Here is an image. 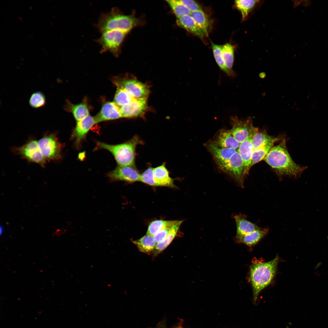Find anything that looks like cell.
Here are the masks:
<instances>
[{"label":"cell","mask_w":328,"mask_h":328,"mask_svg":"<svg viewBox=\"0 0 328 328\" xmlns=\"http://www.w3.org/2000/svg\"><path fill=\"white\" fill-rule=\"evenodd\" d=\"M190 15L201 29L205 36H207L211 29L212 23L206 13L201 9L191 12Z\"/></svg>","instance_id":"obj_25"},{"label":"cell","mask_w":328,"mask_h":328,"mask_svg":"<svg viewBox=\"0 0 328 328\" xmlns=\"http://www.w3.org/2000/svg\"><path fill=\"white\" fill-rule=\"evenodd\" d=\"M95 124L122 118L120 107L114 102H108L102 106L99 112L94 117Z\"/></svg>","instance_id":"obj_14"},{"label":"cell","mask_w":328,"mask_h":328,"mask_svg":"<svg viewBox=\"0 0 328 328\" xmlns=\"http://www.w3.org/2000/svg\"><path fill=\"white\" fill-rule=\"evenodd\" d=\"M174 328H183L182 325H179V326H176V327H175Z\"/></svg>","instance_id":"obj_40"},{"label":"cell","mask_w":328,"mask_h":328,"mask_svg":"<svg viewBox=\"0 0 328 328\" xmlns=\"http://www.w3.org/2000/svg\"><path fill=\"white\" fill-rule=\"evenodd\" d=\"M52 16L53 17V18H55L54 17V16L52 15Z\"/></svg>","instance_id":"obj_46"},{"label":"cell","mask_w":328,"mask_h":328,"mask_svg":"<svg viewBox=\"0 0 328 328\" xmlns=\"http://www.w3.org/2000/svg\"><path fill=\"white\" fill-rule=\"evenodd\" d=\"M234 46L229 43L221 45V53L225 65L231 75H232V67L234 59Z\"/></svg>","instance_id":"obj_28"},{"label":"cell","mask_w":328,"mask_h":328,"mask_svg":"<svg viewBox=\"0 0 328 328\" xmlns=\"http://www.w3.org/2000/svg\"><path fill=\"white\" fill-rule=\"evenodd\" d=\"M137 20L131 15L122 14L116 7L109 12L102 13L95 27L101 33L112 30L128 32L137 23Z\"/></svg>","instance_id":"obj_3"},{"label":"cell","mask_w":328,"mask_h":328,"mask_svg":"<svg viewBox=\"0 0 328 328\" xmlns=\"http://www.w3.org/2000/svg\"><path fill=\"white\" fill-rule=\"evenodd\" d=\"M12 151L29 162L37 164L42 167H45L46 163L40 149L38 141L34 138L29 139L22 146L13 148Z\"/></svg>","instance_id":"obj_6"},{"label":"cell","mask_w":328,"mask_h":328,"mask_svg":"<svg viewBox=\"0 0 328 328\" xmlns=\"http://www.w3.org/2000/svg\"><path fill=\"white\" fill-rule=\"evenodd\" d=\"M275 142H272L266 145L254 149L251 157V167L254 164L264 160L273 147Z\"/></svg>","instance_id":"obj_29"},{"label":"cell","mask_w":328,"mask_h":328,"mask_svg":"<svg viewBox=\"0 0 328 328\" xmlns=\"http://www.w3.org/2000/svg\"><path fill=\"white\" fill-rule=\"evenodd\" d=\"M53 7H54V5H53Z\"/></svg>","instance_id":"obj_49"},{"label":"cell","mask_w":328,"mask_h":328,"mask_svg":"<svg viewBox=\"0 0 328 328\" xmlns=\"http://www.w3.org/2000/svg\"><path fill=\"white\" fill-rule=\"evenodd\" d=\"M268 231V228H260L259 229L248 234H236L235 238L238 242L251 246L256 244L267 234Z\"/></svg>","instance_id":"obj_20"},{"label":"cell","mask_w":328,"mask_h":328,"mask_svg":"<svg viewBox=\"0 0 328 328\" xmlns=\"http://www.w3.org/2000/svg\"><path fill=\"white\" fill-rule=\"evenodd\" d=\"M131 241L139 251L152 255L156 244L153 236L146 234L139 239Z\"/></svg>","instance_id":"obj_23"},{"label":"cell","mask_w":328,"mask_h":328,"mask_svg":"<svg viewBox=\"0 0 328 328\" xmlns=\"http://www.w3.org/2000/svg\"><path fill=\"white\" fill-rule=\"evenodd\" d=\"M29 103L30 105L34 108H37L43 107L46 103L45 96L41 92H34L31 95Z\"/></svg>","instance_id":"obj_34"},{"label":"cell","mask_w":328,"mask_h":328,"mask_svg":"<svg viewBox=\"0 0 328 328\" xmlns=\"http://www.w3.org/2000/svg\"><path fill=\"white\" fill-rule=\"evenodd\" d=\"M251 138V137H249L241 143L237 150L243 162L245 177L248 174L251 168V157L254 150Z\"/></svg>","instance_id":"obj_16"},{"label":"cell","mask_w":328,"mask_h":328,"mask_svg":"<svg viewBox=\"0 0 328 328\" xmlns=\"http://www.w3.org/2000/svg\"><path fill=\"white\" fill-rule=\"evenodd\" d=\"M172 226L167 227L164 228L153 236L156 243L161 242L165 239L168 235Z\"/></svg>","instance_id":"obj_36"},{"label":"cell","mask_w":328,"mask_h":328,"mask_svg":"<svg viewBox=\"0 0 328 328\" xmlns=\"http://www.w3.org/2000/svg\"><path fill=\"white\" fill-rule=\"evenodd\" d=\"M118 87L127 91L132 97L137 99H147L149 93L146 84L133 78L118 80L115 82Z\"/></svg>","instance_id":"obj_10"},{"label":"cell","mask_w":328,"mask_h":328,"mask_svg":"<svg viewBox=\"0 0 328 328\" xmlns=\"http://www.w3.org/2000/svg\"><path fill=\"white\" fill-rule=\"evenodd\" d=\"M38 143L46 161L56 162L61 159L63 145L59 141L56 132L46 133Z\"/></svg>","instance_id":"obj_5"},{"label":"cell","mask_w":328,"mask_h":328,"mask_svg":"<svg viewBox=\"0 0 328 328\" xmlns=\"http://www.w3.org/2000/svg\"><path fill=\"white\" fill-rule=\"evenodd\" d=\"M128 33L118 30H112L101 33L95 40L101 46V53H111L114 56H119L121 44Z\"/></svg>","instance_id":"obj_7"},{"label":"cell","mask_w":328,"mask_h":328,"mask_svg":"<svg viewBox=\"0 0 328 328\" xmlns=\"http://www.w3.org/2000/svg\"><path fill=\"white\" fill-rule=\"evenodd\" d=\"M176 23L179 26L200 38L203 39L205 36L201 29L190 14L177 18Z\"/></svg>","instance_id":"obj_19"},{"label":"cell","mask_w":328,"mask_h":328,"mask_svg":"<svg viewBox=\"0 0 328 328\" xmlns=\"http://www.w3.org/2000/svg\"><path fill=\"white\" fill-rule=\"evenodd\" d=\"M64 108L66 111L72 113L75 119L77 121L89 115V109L85 102L74 104L67 101Z\"/></svg>","instance_id":"obj_24"},{"label":"cell","mask_w":328,"mask_h":328,"mask_svg":"<svg viewBox=\"0 0 328 328\" xmlns=\"http://www.w3.org/2000/svg\"><path fill=\"white\" fill-rule=\"evenodd\" d=\"M29 36L30 38H32V36H31L30 35H29Z\"/></svg>","instance_id":"obj_41"},{"label":"cell","mask_w":328,"mask_h":328,"mask_svg":"<svg viewBox=\"0 0 328 328\" xmlns=\"http://www.w3.org/2000/svg\"><path fill=\"white\" fill-rule=\"evenodd\" d=\"M157 328H166L165 323L163 322H160L158 324Z\"/></svg>","instance_id":"obj_39"},{"label":"cell","mask_w":328,"mask_h":328,"mask_svg":"<svg viewBox=\"0 0 328 328\" xmlns=\"http://www.w3.org/2000/svg\"><path fill=\"white\" fill-rule=\"evenodd\" d=\"M43 50H44V51H45V52H46V51H45V50L44 49H43Z\"/></svg>","instance_id":"obj_48"},{"label":"cell","mask_w":328,"mask_h":328,"mask_svg":"<svg viewBox=\"0 0 328 328\" xmlns=\"http://www.w3.org/2000/svg\"><path fill=\"white\" fill-rule=\"evenodd\" d=\"M94 124L95 123L94 118L90 115L77 121L72 135V137L75 140L76 146H79Z\"/></svg>","instance_id":"obj_15"},{"label":"cell","mask_w":328,"mask_h":328,"mask_svg":"<svg viewBox=\"0 0 328 328\" xmlns=\"http://www.w3.org/2000/svg\"><path fill=\"white\" fill-rule=\"evenodd\" d=\"M218 166L222 171L231 176L238 186L244 187L245 178L244 165L237 150L228 161Z\"/></svg>","instance_id":"obj_9"},{"label":"cell","mask_w":328,"mask_h":328,"mask_svg":"<svg viewBox=\"0 0 328 328\" xmlns=\"http://www.w3.org/2000/svg\"><path fill=\"white\" fill-rule=\"evenodd\" d=\"M230 120L232 128L230 130L235 138L240 144L252 137L259 130L258 128L254 126L251 117L241 120L236 116H232Z\"/></svg>","instance_id":"obj_8"},{"label":"cell","mask_w":328,"mask_h":328,"mask_svg":"<svg viewBox=\"0 0 328 328\" xmlns=\"http://www.w3.org/2000/svg\"><path fill=\"white\" fill-rule=\"evenodd\" d=\"M190 11L192 12L201 9L196 1L193 0H180Z\"/></svg>","instance_id":"obj_37"},{"label":"cell","mask_w":328,"mask_h":328,"mask_svg":"<svg viewBox=\"0 0 328 328\" xmlns=\"http://www.w3.org/2000/svg\"><path fill=\"white\" fill-rule=\"evenodd\" d=\"M154 168L149 167L141 174L139 181L151 186H156L154 176Z\"/></svg>","instance_id":"obj_35"},{"label":"cell","mask_w":328,"mask_h":328,"mask_svg":"<svg viewBox=\"0 0 328 328\" xmlns=\"http://www.w3.org/2000/svg\"><path fill=\"white\" fill-rule=\"evenodd\" d=\"M206 146L218 166L228 161L237 151L234 149L220 147L212 141L207 143Z\"/></svg>","instance_id":"obj_13"},{"label":"cell","mask_w":328,"mask_h":328,"mask_svg":"<svg viewBox=\"0 0 328 328\" xmlns=\"http://www.w3.org/2000/svg\"><path fill=\"white\" fill-rule=\"evenodd\" d=\"M19 19H20V20H22V18H21V17H19Z\"/></svg>","instance_id":"obj_43"},{"label":"cell","mask_w":328,"mask_h":328,"mask_svg":"<svg viewBox=\"0 0 328 328\" xmlns=\"http://www.w3.org/2000/svg\"><path fill=\"white\" fill-rule=\"evenodd\" d=\"M166 1L177 18L190 14V11L180 0H169Z\"/></svg>","instance_id":"obj_32"},{"label":"cell","mask_w":328,"mask_h":328,"mask_svg":"<svg viewBox=\"0 0 328 328\" xmlns=\"http://www.w3.org/2000/svg\"><path fill=\"white\" fill-rule=\"evenodd\" d=\"M178 220H157L152 221L149 225L146 234L153 236L158 232L169 226H172Z\"/></svg>","instance_id":"obj_30"},{"label":"cell","mask_w":328,"mask_h":328,"mask_svg":"<svg viewBox=\"0 0 328 328\" xmlns=\"http://www.w3.org/2000/svg\"><path fill=\"white\" fill-rule=\"evenodd\" d=\"M279 138H275L268 135L265 130H258L251 137L254 149L266 145L272 142H276Z\"/></svg>","instance_id":"obj_26"},{"label":"cell","mask_w":328,"mask_h":328,"mask_svg":"<svg viewBox=\"0 0 328 328\" xmlns=\"http://www.w3.org/2000/svg\"><path fill=\"white\" fill-rule=\"evenodd\" d=\"M264 160L280 176L297 178L307 168L298 165L293 160L287 150L285 139L273 146Z\"/></svg>","instance_id":"obj_1"},{"label":"cell","mask_w":328,"mask_h":328,"mask_svg":"<svg viewBox=\"0 0 328 328\" xmlns=\"http://www.w3.org/2000/svg\"><path fill=\"white\" fill-rule=\"evenodd\" d=\"M135 99L124 89L118 87L114 102L120 107L128 104Z\"/></svg>","instance_id":"obj_31"},{"label":"cell","mask_w":328,"mask_h":328,"mask_svg":"<svg viewBox=\"0 0 328 328\" xmlns=\"http://www.w3.org/2000/svg\"><path fill=\"white\" fill-rule=\"evenodd\" d=\"M212 48L215 60L220 69L228 74L231 75L227 68L223 60L221 53V45L212 43Z\"/></svg>","instance_id":"obj_33"},{"label":"cell","mask_w":328,"mask_h":328,"mask_svg":"<svg viewBox=\"0 0 328 328\" xmlns=\"http://www.w3.org/2000/svg\"><path fill=\"white\" fill-rule=\"evenodd\" d=\"M184 220H178L171 227L169 232L165 239L161 242L156 244L152 255L155 257L162 251L170 244L177 235L180 227Z\"/></svg>","instance_id":"obj_22"},{"label":"cell","mask_w":328,"mask_h":328,"mask_svg":"<svg viewBox=\"0 0 328 328\" xmlns=\"http://www.w3.org/2000/svg\"><path fill=\"white\" fill-rule=\"evenodd\" d=\"M51 24H52V25H53V26H54V24H53V22H51Z\"/></svg>","instance_id":"obj_44"},{"label":"cell","mask_w":328,"mask_h":328,"mask_svg":"<svg viewBox=\"0 0 328 328\" xmlns=\"http://www.w3.org/2000/svg\"><path fill=\"white\" fill-rule=\"evenodd\" d=\"M278 258L277 256L274 259L268 262L255 259L250 267L249 280L253 294L255 304L260 292L272 282L276 273Z\"/></svg>","instance_id":"obj_2"},{"label":"cell","mask_w":328,"mask_h":328,"mask_svg":"<svg viewBox=\"0 0 328 328\" xmlns=\"http://www.w3.org/2000/svg\"><path fill=\"white\" fill-rule=\"evenodd\" d=\"M29 8L30 9H32V6L29 7Z\"/></svg>","instance_id":"obj_42"},{"label":"cell","mask_w":328,"mask_h":328,"mask_svg":"<svg viewBox=\"0 0 328 328\" xmlns=\"http://www.w3.org/2000/svg\"><path fill=\"white\" fill-rule=\"evenodd\" d=\"M258 0H237L235 1L236 8L240 12L242 20H245L250 13L259 3Z\"/></svg>","instance_id":"obj_27"},{"label":"cell","mask_w":328,"mask_h":328,"mask_svg":"<svg viewBox=\"0 0 328 328\" xmlns=\"http://www.w3.org/2000/svg\"><path fill=\"white\" fill-rule=\"evenodd\" d=\"M11 45V46H12V47H14V46H13V45L12 44Z\"/></svg>","instance_id":"obj_45"},{"label":"cell","mask_w":328,"mask_h":328,"mask_svg":"<svg viewBox=\"0 0 328 328\" xmlns=\"http://www.w3.org/2000/svg\"><path fill=\"white\" fill-rule=\"evenodd\" d=\"M236 227V234H246L251 233L260 227L255 224L248 220L245 216L241 214L234 216Z\"/></svg>","instance_id":"obj_21"},{"label":"cell","mask_w":328,"mask_h":328,"mask_svg":"<svg viewBox=\"0 0 328 328\" xmlns=\"http://www.w3.org/2000/svg\"><path fill=\"white\" fill-rule=\"evenodd\" d=\"M146 100L135 99L128 104L120 107L122 117L132 118L143 115L147 108Z\"/></svg>","instance_id":"obj_12"},{"label":"cell","mask_w":328,"mask_h":328,"mask_svg":"<svg viewBox=\"0 0 328 328\" xmlns=\"http://www.w3.org/2000/svg\"><path fill=\"white\" fill-rule=\"evenodd\" d=\"M302 5L305 7L311 4V1L309 0L302 1Z\"/></svg>","instance_id":"obj_38"},{"label":"cell","mask_w":328,"mask_h":328,"mask_svg":"<svg viewBox=\"0 0 328 328\" xmlns=\"http://www.w3.org/2000/svg\"><path fill=\"white\" fill-rule=\"evenodd\" d=\"M212 142L220 147L234 149L237 150L240 145L233 136L230 130L224 129H221L214 140Z\"/></svg>","instance_id":"obj_17"},{"label":"cell","mask_w":328,"mask_h":328,"mask_svg":"<svg viewBox=\"0 0 328 328\" xmlns=\"http://www.w3.org/2000/svg\"><path fill=\"white\" fill-rule=\"evenodd\" d=\"M24 38H25V39H27V38H26V37H24Z\"/></svg>","instance_id":"obj_47"},{"label":"cell","mask_w":328,"mask_h":328,"mask_svg":"<svg viewBox=\"0 0 328 328\" xmlns=\"http://www.w3.org/2000/svg\"><path fill=\"white\" fill-rule=\"evenodd\" d=\"M142 141L135 135L129 140L117 145H110L101 142L97 143L98 148L107 150L114 155L119 166L135 165L136 148L143 144Z\"/></svg>","instance_id":"obj_4"},{"label":"cell","mask_w":328,"mask_h":328,"mask_svg":"<svg viewBox=\"0 0 328 328\" xmlns=\"http://www.w3.org/2000/svg\"><path fill=\"white\" fill-rule=\"evenodd\" d=\"M108 175L112 180H121L132 183L139 181L141 174L135 165L118 166L110 172Z\"/></svg>","instance_id":"obj_11"},{"label":"cell","mask_w":328,"mask_h":328,"mask_svg":"<svg viewBox=\"0 0 328 328\" xmlns=\"http://www.w3.org/2000/svg\"><path fill=\"white\" fill-rule=\"evenodd\" d=\"M153 173L156 186L176 187L174 183L173 179L169 176V172L166 166L165 163L154 168Z\"/></svg>","instance_id":"obj_18"}]
</instances>
